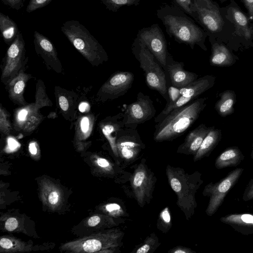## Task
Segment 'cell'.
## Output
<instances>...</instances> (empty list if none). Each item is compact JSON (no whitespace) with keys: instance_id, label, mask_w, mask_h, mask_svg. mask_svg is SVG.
Masks as SVG:
<instances>
[{"instance_id":"1","label":"cell","mask_w":253,"mask_h":253,"mask_svg":"<svg viewBox=\"0 0 253 253\" xmlns=\"http://www.w3.org/2000/svg\"><path fill=\"white\" fill-rule=\"evenodd\" d=\"M156 16L165 27L167 33L176 42L189 45L192 49L197 45L207 50L205 42L208 34L180 8L175 4H164L157 9Z\"/></svg>"},{"instance_id":"2","label":"cell","mask_w":253,"mask_h":253,"mask_svg":"<svg viewBox=\"0 0 253 253\" xmlns=\"http://www.w3.org/2000/svg\"><path fill=\"white\" fill-rule=\"evenodd\" d=\"M207 97L200 98L172 110L156 123L153 139L156 142L172 141L183 134L199 118L206 106Z\"/></svg>"},{"instance_id":"3","label":"cell","mask_w":253,"mask_h":253,"mask_svg":"<svg viewBox=\"0 0 253 253\" xmlns=\"http://www.w3.org/2000/svg\"><path fill=\"white\" fill-rule=\"evenodd\" d=\"M166 172L169 183L177 196L176 204L189 220L197 207L196 194L204 182L202 174L198 171L189 174L182 168L169 165Z\"/></svg>"},{"instance_id":"4","label":"cell","mask_w":253,"mask_h":253,"mask_svg":"<svg viewBox=\"0 0 253 253\" xmlns=\"http://www.w3.org/2000/svg\"><path fill=\"white\" fill-rule=\"evenodd\" d=\"M61 30L74 47L92 65L98 66L108 60L103 46L78 21L65 22Z\"/></svg>"},{"instance_id":"5","label":"cell","mask_w":253,"mask_h":253,"mask_svg":"<svg viewBox=\"0 0 253 253\" xmlns=\"http://www.w3.org/2000/svg\"><path fill=\"white\" fill-rule=\"evenodd\" d=\"M194 19L208 34L219 42H226L229 35L226 20L221 13L219 4L214 0H193L192 6Z\"/></svg>"},{"instance_id":"6","label":"cell","mask_w":253,"mask_h":253,"mask_svg":"<svg viewBox=\"0 0 253 253\" xmlns=\"http://www.w3.org/2000/svg\"><path fill=\"white\" fill-rule=\"evenodd\" d=\"M124 234L119 228H111L64 243L59 249L68 253H104L108 249L122 246Z\"/></svg>"},{"instance_id":"7","label":"cell","mask_w":253,"mask_h":253,"mask_svg":"<svg viewBox=\"0 0 253 253\" xmlns=\"http://www.w3.org/2000/svg\"><path fill=\"white\" fill-rule=\"evenodd\" d=\"M131 49L144 72L148 87L158 91L167 102L169 96L165 70L147 47L136 38L132 44Z\"/></svg>"},{"instance_id":"8","label":"cell","mask_w":253,"mask_h":253,"mask_svg":"<svg viewBox=\"0 0 253 253\" xmlns=\"http://www.w3.org/2000/svg\"><path fill=\"white\" fill-rule=\"evenodd\" d=\"M215 81L214 76L208 75L183 87L169 86L168 87V101L164 109L155 118V122H160L174 109L196 99L200 94L211 88Z\"/></svg>"},{"instance_id":"9","label":"cell","mask_w":253,"mask_h":253,"mask_svg":"<svg viewBox=\"0 0 253 253\" xmlns=\"http://www.w3.org/2000/svg\"><path fill=\"white\" fill-rule=\"evenodd\" d=\"M222 16L233 25L234 32L231 40H235L245 47L253 46V22L234 0L224 7H220Z\"/></svg>"},{"instance_id":"10","label":"cell","mask_w":253,"mask_h":253,"mask_svg":"<svg viewBox=\"0 0 253 253\" xmlns=\"http://www.w3.org/2000/svg\"><path fill=\"white\" fill-rule=\"evenodd\" d=\"M243 171V168H236L219 181L215 183L211 182L205 186L203 195L209 197L206 210L208 216H212L217 211L227 194L237 183Z\"/></svg>"},{"instance_id":"11","label":"cell","mask_w":253,"mask_h":253,"mask_svg":"<svg viewBox=\"0 0 253 253\" xmlns=\"http://www.w3.org/2000/svg\"><path fill=\"white\" fill-rule=\"evenodd\" d=\"M129 180L135 200L140 207H144L153 198L156 182V177L146 165L145 159L137 165Z\"/></svg>"},{"instance_id":"12","label":"cell","mask_w":253,"mask_h":253,"mask_svg":"<svg viewBox=\"0 0 253 253\" xmlns=\"http://www.w3.org/2000/svg\"><path fill=\"white\" fill-rule=\"evenodd\" d=\"M136 38L147 47L165 70L169 52L165 36L159 25L155 23L143 28L139 30Z\"/></svg>"},{"instance_id":"13","label":"cell","mask_w":253,"mask_h":253,"mask_svg":"<svg viewBox=\"0 0 253 253\" xmlns=\"http://www.w3.org/2000/svg\"><path fill=\"white\" fill-rule=\"evenodd\" d=\"M156 113L150 96L139 92L136 101L129 104L124 113L125 126L136 129L138 125L154 118Z\"/></svg>"},{"instance_id":"14","label":"cell","mask_w":253,"mask_h":253,"mask_svg":"<svg viewBox=\"0 0 253 253\" xmlns=\"http://www.w3.org/2000/svg\"><path fill=\"white\" fill-rule=\"evenodd\" d=\"M25 56V41L19 31L6 51L5 64L1 75V80L3 83L8 84L19 74L24 61Z\"/></svg>"},{"instance_id":"15","label":"cell","mask_w":253,"mask_h":253,"mask_svg":"<svg viewBox=\"0 0 253 253\" xmlns=\"http://www.w3.org/2000/svg\"><path fill=\"white\" fill-rule=\"evenodd\" d=\"M116 144L119 157L126 162L136 159L145 148L136 129L125 126L119 131Z\"/></svg>"},{"instance_id":"16","label":"cell","mask_w":253,"mask_h":253,"mask_svg":"<svg viewBox=\"0 0 253 253\" xmlns=\"http://www.w3.org/2000/svg\"><path fill=\"white\" fill-rule=\"evenodd\" d=\"M134 79V74L130 72H116L102 85L98 94L104 101L122 96L132 87Z\"/></svg>"},{"instance_id":"17","label":"cell","mask_w":253,"mask_h":253,"mask_svg":"<svg viewBox=\"0 0 253 253\" xmlns=\"http://www.w3.org/2000/svg\"><path fill=\"white\" fill-rule=\"evenodd\" d=\"M40 108L35 103L25 105L14 113V128L25 133L33 132L41 122L42 116Z\"/></svg>"},{"instance_id":"18","label":"cell","mask_w":253,"mask_h":253,"mask_svg":"<svg viewBox=\"0 0 253 253\" xmlns=\"http://www.w3.org/2000/svg\"><path fill=\"white\" fill-rule=\"evenodd\" d=\"M183 62L175 61L169 53L167 58L166 69L171 85L177 88L183 87L195 81L198 75L184 69Z\"/></svg>"},{"instance_id":"19","label":"cell","mask_w":253,"mask_h":253,"mask_svg":"<svg viewBox=\"0 0 253 253\" xmlns=\"http://www.w3.org/2000/svg\"><path fill=\"white\" fill-rule=\"evenodd\" d=\"M39 185L40 198L43 205L53 211L58 209L63 200L60 187L45 177L41 179Z\"/></svg>"},{"instance_id":"20","label":"cell","mask_w":253,"mask_h":253,"mask_svg":"<svg viewBox=\"0 0 253 253\" xmlns=\"http://www.w3.org/2000/svg\"><path fill=\"white\" fill-rule=\"evenodd\" d=\"M209 37L211 46V54L210 62L215 66H230L235 63L238 59L227 45L222 42H218L213 37Z\"/></svg>"},{"instance_id":"21","label":"cell","mask_w":253,"mask_h":253,"mask_svg":"<svg viewBox=\"0 0 253 253\" xmlns=\"http://www.w3.org/2000/svg\"><path fill=\"white\" fill-rule=\"evenodd\" d=\"M212 127L202 124L193 129L187 135L183 143L178 146L177 153L194 156Z\"/></svg>"},{"instance_id":"22","label":"cell","mask_w":253,"mask_h":253,"mask_svg":"<svg viewBox=\"0 0 253 253\" xmlns=\"http://www.w3.org/2000/svg\"><path fill=\"white\" fill-rule=\"evenodd\" d=\"M94 123V116L92 115L82 116L78 120L76 126L74 144L78 151H83L87 147V140L91 135Z\"/></svg>"},{"instance_id":"23","label":"cell","mask_w":253,"mask_h":253,"mask_svg":"<svg viewBox=\"0 0 253 253\" xmlns=\"http://www.w3.org/2000/svg\"><path fill=\"white\" fill-rule=\"evenodd\" d=\"M124 113L109 118L101 124V131L108 141L114 155L119 158L116 141L119 131L125 126Z\"/></svg>"},{"instance_id":"24","label":"cell","mask_w":253,"mask_h":253,"mask_svg":"<svg viewBox=\"0 0 253 253\" xmlns=\"http://www.w3.org/2000/svg\"><path fill=\"white\" fill-rule=\"evenodd\" d=\"M219 220L220 222L230 225L235 231L243 235L253 234V214L230 213L221 217Z\"/></svg>"},{"instance_id":"25","label":"cell","mask_w":253,"mask_h":253,"mask_svg":"<svg viewBox=\"0 0 253 253\" xmlns=\"http://www.w3.org/2000/svg\"><path fill=\"white\" fill-rule=\"evenodd\" d=\"M34 43L37 53L40 55L47 63L57 64L60 61L53 43L47 37L37 31L34 32Z\"/></svg>"},{"instance_id":"26","label":"cell","mask_w":253,"mask_h":253,"mask_svg":"<svg viewBox=\"0 0 253 253\" xmlns=\"http://www.w3.org/2000/svg\"><path fill=\"white\" fill-rule=\"evenodd\" d=\"M29 79V75L21 70L8 84L9 97L15 103L23 106L26 105L23 94L26 83Z\"/></svg>"},{"instance_id":"27","label":"cell","mask_w":253,"mask_h":253,"mask_svg":"<svg viewBox=\"0 0 253 253\" xmlns=\"http://www.w3.org/2000/svg\"><path fill=\"white\" fill-rule=\"evenodd\" d=\"M244 156L237 146L227 148L217 157L214 163L218 169L238 166L244 160Z\"/></svg>"},{"instance_id":"28","label":"cell","mask_w":253,"mask_h":253,"mask_svg":"<svg viewBox=\"0 0 253 253\" xmlns=\"http://www.w3.org/2000/svg\"><path fill=\"white\" fill-rule=\"evenodd\" d=\"M221 138V131L212 126L203 141L199 149L194 156V162L209 156L219 143Z\"/></svg>"},{"instance_id":"29","label":"cell","mask_w":253,"mask_h":253,"mask_svg":"<svg viewBox=\"0 0 253 253\" xmlns=\"http://www.w3.org/2000/svg\"><path fill=\"white\" fill-rule=\"evenodd\" d=\"M32 250V245L14 237L2 236L0 239V253H28Z\"/></svg>"},{"instance_id":"30","label":"cell","mask_w":253,"mask_h":253,"mask_svg":"<svg viewBox=\"0 0 253 253\" xmlns=\"http://www.w3.org/2000/svg\"><path fill=\"white\" fill-rule=\"evenodd\" d=\"M235 102L234 91L226 90L220 94V98L215 103V109L220 116L226 117L234 113Z\"/></svg>"},{"instance_id":"31","label":"cell","mask_w":253,"mask_h":253,"mask_svg":"<svg viewBox=\"0 0 253 253\" xmlns=\"http://www.w3.org/2000/svg\"><path fill=\"white\" fill-rule=\"evenodd\" d=\"M0 31L4 42L9 45L14 41L19 32L16 23L2 12L0 13Z\"/></svg>"},{"instance_id":"32","label":"cell","mask_w":253,"mask_h":253,"mask_svg":"<svg viewBox=\"0 0 253 253\" xmlns=\"http://www.w3.org/2000/svg\"><path fill=\"white\" fill-rule=\"evenodd\" d=\"M124 221L125 220L121 218H115L105 214H96L88 218L86 223L88 227L111 228Z\"/></svg>"},{"instance_id":"33","label":"cell","mask_w":253,"mask_h":253,"mask_svg":"<svg viewBox=\"0 0 253 253\" xmlns=\"http://www.w3.org/2000/svg\"><path fill=\"white\" fill-rule=\"evenodd\" d=\"M90 159L95 169L99 173L111 176L116 174V167L107 159L93 155L90 157Z\"/></svg>"},{"instance_id":"34","label":"cell","mask_w":253,"mask_h":253,"mask_svg":"<svg viewBox=\"0 0 253 253\" xmlns=\"http://www.w3.org/2000/svg\"><path fill=\"white\" fill-rule=\"evenodd\" d=\"M160 244L158 237L153 233L147 236L144 242L137 248V249H135L131 253H152L156 250Z\"/></svg>"},{"instance_id":"35","label":"cell","mask_w":253,"mask_h":253,"mask_svg":"<svg viewBox=\"0 0 253 253\" xmlns=\"http://www.w3.org/2000/svg\"><path fill=\"white\" fill-rule=\"evenodd\" d=\"M172 226L171 217L169 207L160 212L157 223L158 229L164 233H167Z\"/></svg>"},{"instance_id":"36","label":"cell","mask_w":253,"mask_h":253,"mask_svg":"<svg viewBox=\"0 0 253 253\" xmlns=\"http://www.w3.org/2000/svg\"><path fill=\"white\" fill-rule=\"evenodd\" d=\"M141 0H101L106 9L114 12L124 6L138 5Z\"/></svg>"},{"instance_id":"37","label":"cell","mask_w":253,"mask_h":253,"mask_svg":"<svg viewBox=\"0 0 253 253\" xmlns=\"http://www.w3.org/2000/svg\"><path fill=\"white\" fill-rule=\"evenodd\" d=\"M101 210L105 214L115 218H121L126 216L125 209L117 203H107L101 207Z\"/></svg>"},{"instance_id":"38","label":"cell","mask_w":253,"mask_h":253,"mask_svg":"<svg viewBox=\"0 0 253 253\" xmlns=\"http://www.w3.org/2000/svg\"><path fill=\"white\" fill-rule=\"evenodd\" d=\"M12 126L9 120V113L0 106V130L4 134L8 135L12 130Z\"/></svg>"},{"instance_id":"39","label":"cell","mask_w":253,"mask_h":253,"mask_svg":"<svg viewBox=\"0 0 253 253\" xmlns=\"http://www.w3.org/2000/svg\"><path fill=\"white\" fill-rule=\"evenodd\" d=\"M173 1L175 5L180 8L194 19H195L196 15L192 8L193 0H173Z\"/></svg>"},{"instance_id":"40","label":"cell","mask_w":253,"mask_h":253,"mask_svg":"<svg viewBox=\"0 0 253 253\" xmlns=\"http://www.w3.org/2000/svg\"><path fill=\"white\" fill-rule=\"evenodd\" d=\"M52 0H30L26 8V12L31 13L48 5Z\"/></svg>"},{"instance_id":"41","label":"cell","mask_w":253,"mask_h":253,"mask_svg":"<svg viewBox=\"0 0 253 253\" xmlns=\"http://www.w3.org/2000/svg\"><path fill=\"white\" fill-rule=\"evenodd\" d=\"M242 198L245 202L253 200V178L251 179L247 184L243 192Z\"/></svg>"},{"instance_id":"42","label":"cell","mask_w":253,"mask_h":253,"mask_svg":"<svg viewBox=\"0 0 253 253\" xmlns=\"http://www.w3.org/2000/svg\"><path fill=\"white\" fill-rule=\"evenodd\" d=\"M28 150L31 157L35 159L40 158V150L38 143L35 141H31L28 145Z\"/></svg>"},{"instance_id":"43","label":"cell","mask_w":253,"mask_h":253,"mask_svg":"<svg viewBox=\"0 0 253 253\" xmlns=\"http://www.w3.org/2000/svg\"><path fill=\"white\" fill-rule=\"evenodd\" d=\"M20 147V144L13 137H9L7 139V144L5 151L7 153L13 152Z\"/></svg>"},{"instance_id":"44","label":"cell","mask_w":253,"mask_h":253,"mask_svg":"<svg viewBox=\"0 0 253 253\" xmlns=\"http://www.w3.org/2000/svg\"><path fill=\"white\" fill-rule=\"evenodd\" d=\"M19 226L18 219L14 217L8 218L4 223L5 229L8 231H13L16 230Z\"/></svg>"},{"instance_id":"45","label":"cell","mask_w":253,"mask_h":253,"mask_svg":"<svg viewBox=\"0 0 253 253\" xmlns=\"http://www.w3.org/2000/svg\"><path fill=\"white\" fill-rule=\"evenodd\" d=\"M1 1L10 8L16 10H19L24 6V0H1Z\"/></svg>"},{"instance_id":"46","label":"cell","mask_w":253,"mask_h":253,"mask_svg":"<svg viewBox=\"0 0 253 253\" xmlns=\"http://www.w3.org/2000/svg\"><path fill=\"white\" fill-rule=\"evenodd\" d=\"M168 253H195L189 248L185 247L182 246H177L170 249Z\"/></svg>"},{"instance_id":"47","label":"cell","mask_w":253,"mask_h":253,"mask_svg":"<svg viewBox=\"0 0 253 253\" xmlns=\"http://www.w3.org/2000/svg\"><path fill=\"white\" fill-rule=\"evenodd\" d=\"M241 1L246 8L250 18L253 22V0H241Z\"/></svg>"},{"instance_id":"48","label":"cell","mask_w":253,"mask_h":253,"mask_svg":"<svg viewBox=\"0 0 253 253\" xmlns=\"http://www.w3.org/2000/svg\"><path fill=\"white\" fill-rule=\"evenodd\" d=\"M58 103L61 110L66 112L69 108V101L67 98L64 95H60L58 97Z\"/></svg>"},{"instance_id":"49","label":"cell","mask_w":253,"mask_h":253,"mask_svg":"<svg viewBox=\"0 0 253 253\" xmlns=\"http://www.w3.org/2000/svg\"><path fill=\"white\" fill-rule=\"evenodd\" d=\"M90 108L89 105L85 102H82L79 106V110L81 112H87Z\"/></svg>"},{"instance_id":"50","label":"cell","mask_w":253,"mask_h":253,"mask_svg":"<svg viewBox=\"0 0 253 253\" xmlns=\"http://www.w3.org/2000/svg\"><path fill=\"white\" fill-rule=\"evenodd\" d=\"M251 158L252 159H253V144L252 150V152H251Z\"/></svg>"},{"instance_id":"51","label":"cell","mask_w":253,"mask_h":253,"mask_svg":"<svg viewBox=\"0 0 253 253\" xmlns=\"http://www.w3.org/2000/svg\"><path fill=\"white\" fill-rule=\"evenodd\" d=\"M219 1L221 2V3H223L226 1H227L228 0H219Z\"/></svg>"}]
</instances>
